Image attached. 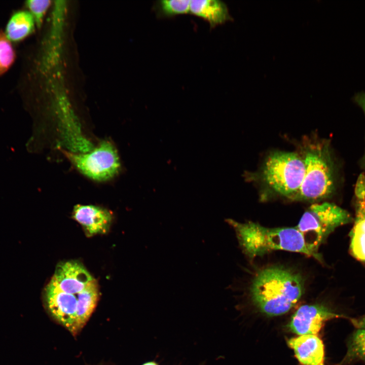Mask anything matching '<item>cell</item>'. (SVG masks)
Returning <instances> with one entry per match:
<instances>
[{
	"label": "cell",
	"mask_w": 365,
	"mask_h": 365,
	"mask_svg": "<svg viewBox=\"0 0 365 365\" xmlns=\"http://www.w3.org/2000/svg\"><path fill=\"white\" fill-rule=\"evenodd\" d=\"M75 167L86 177L95 181L112 179L120 171L121 163L113 143L104 140L86 153L63 151Z\"/></svg>",
	"instance_id": "52a82bcc"
},
{
	"label": "cell",
	"mask_w": 365,
	"mask_h": 365,
	"mask_svg": "<svg viewBox=\"0 0 365 365\" xmlns=\"http://www.w3.org/2000/svg\"><path fill=\"white\" fill-rule=\"evenodd\" d=\"M305 171L303 158L298 153L275 151L266 158L262 176L273 191L291 199L302 185Z\"/></svg>",
	"instance_id": "5b68a950"
},
{
	"label": "cell",
	"mask_w": 365,
	"mask_h": 365,
	"mask_svg": "<svg viewBox=\"0 0 365 365\" xmlns=\"http://www.w3.org/2000/svg\"><path fill=\"white\" fill-rule=\"evenodd\" d=\"M352 218L345 210L328 202L312 204L296 227L310 249L317 254L318 248L334 230L350 223Z\"/></svg>",
	"instance_id": "8992f818"
},
{
	"label": "cell",
	"mask_w": 365,
	"mask_h": 365,
	"mask_svg": "<svg viewBox=\"0 0 365 365\" xmlns=\"http://www.w3.org/2000/svg\"><path fill=\"white\" fill-rule=\"evenodd\" d=\"M45 295L55 297L78 308L77 327L88 320L99 296L96 280L80 263L69 261L59 264L46 285Z\"/></svg>",
	"instance_id": "3957f363"
},
{
	"label": "cell",
	"mask_w": 365,
	"mask_h": 365,
	"mask_svg": "<svg viewBox=\"0 0 365 365\" xmlns=\"http://www.w3.org/2000/svg\"><path fill=\"white\" fill-rule=\"evenodd\" d=\"M50 5V1L31 0L25 2L26 6L29 9L38 26L41 25Z\"/></svg>",
	"instance_id": "e0dca14e"
},
{
	"label": "cell",
	"mask_w": 365,
	"mask_h": 365,
	"mask_svg": "<svg viewBox=\"0 0 365 365\" xmlns=\"http://www.w3.org/2000/svg\"><path fill=\"white\" fill-rule=\"evenodd\" d=\"M354 192L357 199L365 198V175L363 173H361L359 175Z\"/></svg>",
	"instance_id": "ac0fdd59"
},
{
	"label": "cell",
	"mask_w": 365,
	"mask_h": 365,
	"mask_svg": "<svg viewBox=\"0 0 365 365\" xmlns=\"http://www.w3.org/2000/svg\"><path fill=\"white\" fill-rule=\"evenodd\" d=\"M73 217L84 228L89 235L106 233L109 230L113 214L108 210L91 205H77Z\"/></svg>",
	"instance_id": "9c48e42d"
},
{
	"label": "cell",
	"mask_w": 365,
	"mask_h": 365,
	"mask_svg": "<svg viewBox=\"0 0 365 365\" xmlns=\"http://www.w3.org/2000/svg\"><path fill=\"white\" fill-rule=\"evenodd\" d=\"M190 13L207 21L211 28L232 19L226 4L220 0L190 1Z\"/></svg>",
	"instance_id": "8fae6325"
},
{
	"label": "cell",
	"mask_w": 365,
	"mask_h": 365,
	"mask_svg": "<svg viewBox=\"0 0 365 365\" xmlns=\"http://www.w3.org/2000/svg\"><path fill=\"white\" fill-rule=\"evenodd\" d=\"M351 322L357 328H365V316L357 319H352Z\"/></svg>",
	"instance_id": "ffe728a7"
},
{
	"label": "cell",
	"mask_w": 365,
	"mask_h": 365,
	"mask_svg": "<svg viewBox=\"0 0 365 365\" xmlns=\"http://www.w3.org/2000/svg\"><path fill=\"white\" fill-rule=\"evenodd\" d=\"M34 19L27 11L19 10L13 14L6 27L5 34L11 41H21L30 35L34 28Z\"/></svg>",
	"instance_id": "4fadbf2b"
},
{
	"label": "cell",
	"mask_w": 365,
	"mask_h": 365,
	"mask_svg": "<svg viewBox=\"0 0 365 365\" xmlns=\"http://www.w3.org/2000/svg\"><path fill=\"white\" fill-rule=\"evenodd\" d=\"M190 5L189 0H162L156 2L154 8L158 16L170 17L190 13Z\"/></svg>",
	"instance_id": "5bb4252c"
},
{
	"label": "cell",
	"mask_w": 365,
	"mask_h": 365,
	"mask_svg": "<svg viewBox=\"0 0 365 365\" xmlns=\"http://www.w3.org/2000/svg\"><path fill=\"white\" fill-rule=\"evenodd\" d=\"M339 315L327 307L319 304L304 305L300 307L293 315L289 329L300 335H317L324 322Z\"/></svg>",
	"instance_id": "ba28073f"
},
{
	"label": "cell",
	"mask_w": 365,
	"mask_h": 365,
	"mask_svg": "<svg viewBox=\"0 0 365 365\" xmlns=\"http://www.w3.org/2000/svg\"><path fill=\"white\" fill-rule=\"evenodd\" d=\"M318 365H323V362H321V363H320V364H318Z\"/></svg>",
	"instance_id": "7402d4cb"
},
{
	"label": "cell",
	"mask_w": 365,
	"mask_h": 365,
	"mask_svg": "<svg viewBox=\"0 0 365 365\" xmlns=\"http://www.w3.org/2000/svg\"><path fill=\"white\" fill-rule=\"evenodd\" d=\"M142 365H157V364L154 362H148L145 363Z\"/></svg>",
	"instance_id": "44dd1931"
},
{
	"label": "cell",
	"mask_w": 365,
	"mask_h": 365,
	"mask_svg": "<svg viewBox=\"0 0 365 365\" xmlns=\"http://www.w3.org/2000/svg\"><path fill=\"white\" fill-rule=\"evenodd\" d=\"M348 357L365 361V328H357L348 344Z\"/></svg>",
	"instance_id": "2e32d148"
},
{
	"label": "cell",
	"mask_w": 365,
	"mask_h": 365,
	"mask_svg": "<svg viewBox=\"0 0 365 365\" xmlns=\"http://www.w3.org/2000/svg\"><path fill=\"white\" fill-rule=\"evenodd\" d=\"M355 99L357 103L361 107L365 115V93L357 94ZM361 165L365 168V154L361 161Z\"/></svg>",
	"instance_id": "d6986e66"
},
{
	"label": "cell",
	"mask_w": 365,
	"mask_h": 365,
	"mask_svg": "<svg viewBox=\"0 0 365 365\" xmlns=\"http://www.w3.org/2000/svg\"><path fill=\"white\" fill-rule=\"evenodd\" d=\"M15 58L14 48L5 33L0 30V76L12 66Z\"/></svg>",
	"instance_id": "9a60e30c"
},
{
	"label": "cell",
	"mask_w": 365,
	"mask_h": 365,
	"mask_svg": "<svg viewBox=\"0 0 365 365\" xmlns=\"http://www.w3.org/2000/svg\"><path fill=\"white\" fill-rule=\"evenodd\" d=\"M302 156L305 167L304 177L299 190L290 199L316 201L331 196L335 190L336 177L328 143L308 141L303 145Z\"/></svg>",
	"instance_id": "277c9868"
},
{
	"label": "cell",
	"mask_w": 365,
	"mask_h": 365,
	"mask_svg": "<svg viewBox=\"0 0 365 365\" xmlns=\"http://www.w3.org/2000/svg\"><path fill=\"white\" fill-rule=\"evenodd\" d=\"M287 343L302 364L318 365L323 362V344L316 335L300 336L289 339Z\"/></svg>",
	"instance_id": "30bf717a"
},
{
	"label": "cell",
	"mask_w": 365,
	"mask_h": 365,
	"mask_svg": "<svg viewBox=\"0 0 365 365\" xmlns=\"http://www.w3.org/2000/svg\"><path fill=\"white\" fill-rule=\"evenodd\" d=\"M304 289L302 276L280 266L262 269L254 277L250 294L254 304L269 316L288 312L299 301Z\"/></svg>",
	"instance_id": "6da1fadb"
},
{
	"label": "cell",
	"mask_w": 365,
	"mask_h": 365,
	"mask_svg": "<svg viewBox=\"0 0 365 365\" xmlns=\"http://www.w3.org/2000/svg\"><path fill=\"white\" fill-rule=\"evenodd\" d=\"M239 244L250 258L274 250L298 252L321 261V256L312 250L302 234L295 227L268 228L252 222L241 223L228 218Z\"/></svg>",
	"instance_id": "7a4b0ae2"
},
{
	"label": "cell",
	"mask_w": 365,
	"mask_h": 365,
	"mask_svg": "<svg viewBox=\"0 0 365 365\" xmlns=\"http://www.w3.org/2000/svg\"><path fill=\"white\" fill-rule=\"evenodd\" d=\"M350 249L355 258L365 262V198L357 199Z\"/></svg>",
	"instance_id": "7c38bea8"
}]
</instances>
